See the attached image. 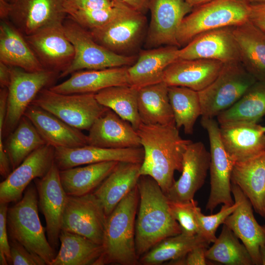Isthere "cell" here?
Wrapping results in <instances>:
<instances>
[{"label": "cell", "instance_id": "4", "mask_svg": "<svg viewBox=\"0 0 265 265\" xmlns=\"http://www.w3.org/2000/svg\"><path fill=\"white\" fill-rule=\"evenodd\" d=\"M38 197L35 185L26 189L22 198L8 208L7 227L9 239L23 245L46 265L56 256L45 233L38 215Z\"/></svg>", "mask_w": 265, "mask_h": 265}, {"label": "cell", "instance_id": "50", "mask_svg": "<svg viewBox=\"0 0 265 265\" xmlns=\"http://www.w3.org/2000/svg\"><path fill=\"white\" fill-rule=\"evenodd\" d=\"M212 0H185V1L192 8L198 6Z\"/></svg>", "mask_w": 265, "mask_h": 265}, {"label": "cell", "instance_id": "56", "mask_svg": "<svg viewBox=\"0 0 265 265\" xmlns=\"http://www.w3.org/2000/svg\"><path fill=\"white\" fill-rule=\"evenodd\" d=\"M264 218H265V217H264Z\"/></svg>", "mask_w": 265, "mask_h": 265}, {"label": "cell", "instance_id": "55", "mask_svg": "<svg viewBox=\"0 0 265 265\" xmlns=\"http://www.w3.org/2000/svg\"><path fill=\"white\" fill-rule=\"evenodd\" d=\"M263 129L264 132L265 133V126H263Z\"/></svg>", "mask_w": 265, "mask_h": 265}, {"label": "cell", "instance_id": "5", "mask_svg": "<svg viewBox=\"0 0 265 265\" xmlns=\"http://www.w3.org/2000/svg\"><path fill=\"white\" fill-rule=\"evenodd\" d=\"M250 6L247 0H212L193 8L178 30L180 48L203 32L245 23L249 20Z\"/></svg>", "mask_w": 265, "mask_h": 265}, {"label": "cell", "instance_id": "13", "mask_svg": "<svg viewBox=\"0 0 265 265\" xmlns=\"http://www.w3.org/2000/svg\"><path fill=\"white\" fill-rule=\"evenodd\" d=\"M185 0H150V21L145 49L173 46L180 48L177 34L184 18L192 10Z\"/></svg>", "mask_w": 265, "mask_h": 265}, {"label": "cell", "instance_id": "34", "mask_svg": "<svg viewBox=\"0 0 265 265\" xmlns=\"http://www.w3.org/2000/svg\"><path fill=\"white\" fill-rule=\"evenodd\" d=\"M60 247L50 265H95L102 253V245L81 235L61 230Z\"/></svg>", "mask_w": 265, "mask_h": 265}, {"label": "cell", "instance_id": "53", "mask_svg": "<svg viewBox=\"0 0 265 265\" xmlns=\"http://www.w3.org/2000/svg\"><path fill=\"white\" fill-rule=\"evenodd\" d=\"M4 1H7V2H11L12 0H3Z\"/></svg>", "mask_w": 265, "mask_h": 265}, {"label": "cell", "instance_id": "36", "mask_svg": "<svg viewBox=\"0 0 265 265\" xmlns=\"http://www.w3.org/2000/svg\"><path fill=\"white\" fill-rule=\"evenodd\" d=\"M137 91L129 85L114 86L97 92L95 97L100 104L129 122L137 130L142 123L138 110Z\"/></svg>", "mask_w": 265, "mask_h": 265}, {"label": "cell", "instance_id": "1", "mask_svg": "<svg viewBox=\"0 0 265 265\" xmlns=\"http://www.w3.org/2000/svg\"><path fill=\"white\" fill-rule=\"evenodd\" d=\"M136 131L144 150L140 175L154 179L166 195L175 181L174 172L182 171L184 154L192 141L182 138L174 125L141 123Z\"/></svg>", "mask_w": 265, "mask_h": 265}, {"label": "cell", "instance_id": "54", "mask_svg": "<svg viewBox=\"0 0 265 265\" xmlns=\"http://www.w3.org/2000/svg\"><path fill=\"white\" fill-rule=\"evenodd\" d=\"M17 0H12L11 1V3H14L15 2V1H16Z\"/></svg>", "mask_w": 265, "mask_h": 265}, {"label": "cell", "instance_id": "49", "mask_svg": "<svg viewBox=\"0 0 265 265\" xmlns=\"http://www.w3.org/2000/svg\"><path fill=\"white\" fill-rule=\"evenodd\" d=\"M11 2L0 0V17L1 20H8Z\"/></svg>", "mask_w": 265, "mask_h": 265}, {"label": "cell", "instance_id": "23", "mask_svg": "<svg viewBox=\"0 0 265 265\" xmlns=\"http://www.w3.org/2000/svg\"><path fill=\"white\" fill-rule=\"evenodd\" d=\"M179 49L165 46L140 50L135 63L128 67L130 85L138 90L163 81L164 72L178 59Z\"/></svg>", "mask_w": 265, "mask_h": 265}, {"label": "cell", "instance_id": "51", "mask_svg": "<svg viewBox=\"0 0 265 265\" xmlns=\"http://www.w3.org/2000/svg\"><path fill=\"white\" fill-rule=\"evenodd\" d=\"M261 258L262 265H265V246L261 249Z\"/></svg>", "mask_w": 265, "mask_h": 265}, {"label": "cell", "instance_id": "43", "mask_svg": "<svg viewBox=\"0 0 265 265\" xmlns=\"http://www.w3.org/2000/svg\"><path fill=\"white\" fill-rule=\"evenodd\" d=\"M8 204L0 203V265H11L10 248L7 227Z\"/></svg>", "mask_w": 265, "mask_h": 265}, {"label": "cell", "instance_id": "2", "mask_svg": "<svg viewBox=\"0 0 265 265\" xmlns=\"http://www.w3.org/2000/svg\"><path fill=\"white\" fill-rule=\"evenodd\" d=\"M137 186L139 202L135 226V243L139 258L164 239L182 233L172 215L169 200L157 182L140 176Z\"/></svg>", "mask_w": 265, "mask_h": 265}, {"label": "cell", "instance_id": "30", "mask_svg": "<svg viewBox=\"0 0 265 265\" xmlns=\"http://www.w3.org/2000/svg\"><path fill=\"white\" fill-rule=\"evenodd\" d=\"M141 163L118 162L93 192L102 202L107 217L118 203L136 186Z\"/></svg>", "mask_w": 265, "mask_h": 265}, {"label": "cell", "instance_id": "22", "mask_svg": "<svg viewBox=\"0 0 265 265\" xmlns=\"http://www.w3.org/2000/svg\"><path fill=\"white\" fill-rule=\"evenodd\" d=\"M88 131V145L112 149L141 147L137 131L129 122L108 108Z\"/></svg>", "mask_w": 265, "mask_h": 265}, {"label": "cell", "instance_id": "7", "mask_svg": "<svg viewBox=\"0 0 265 265\" xmlns=\"http://www.w3.org/2000/svg\"><path fill=\"white\" fill-rule=\"evenodd\" d=\"M256 81L240 61L224 63L214 80L198 92L201 117H217L234 105Z\"/></svg>", "mask_w": 265, "mask_h": 265}, {"label": "cell", "instance_id": "52", "mask_svg": "<svg viewBox=\"0 0 265 265\" xmlns=\"http://www.w3.org/2000/svg\"><path fill=\"white\" fill-rule=\"evenodd\" d=\"M251 4H258L265 3V0H247Z\"/></svg>", "mask_w": 265, "mask_h": 265}, {"label": "cell", "instance_id": "42", "mask_svg": "<svg viewBox=\"0 0 265 265\" xmlns=\"http://www.w3.org/2000/svg\"><path fill=\"white\" fill-rule=\"evenodd\" d=\"M169 204L172 215L181 227V233L188 236L197 235L198 227L195 213L197 202L194 199L187 202L169 200Z\"/></svg>", "mask_w": 265, "mask_h": 265}, {"label": "cell", "instance_id": "48", "mask_svg": "<svg viewBox=\"0 0 265 265\" xmlns=\"http://www.w3.org/2000/svg\"><path fill=\"white\" fill-rule=\"evenodd\" d=\"M11 80L10 66L0 61V88L8 87Z\"/></svg>", "mask_w": 265, "mask_h": 265}, {"label": "cell", "instance_id": "28", "mask_svg": "<svg viewBox=\"0 0 265 265\" xmlns=\"http://www.w3.org/2000/svg\"><path fill=\"white\" fill-rule=\"evenodd\" d=\"M231 183L238 186L251 203L256 212L265 216V151L235 162Z\"/></svg>", "mask_w": 265, "mask_h": 265}, {"label": "cell", "instance_id": "33", "mask_svg": "<svg viewBox=\"0 0 265 265\" xmlns=\"http://www.w3.org/2000/svg\"><path fill=\"white\" fill-rule=\"evenodd\" d=\"M118 161H108L60 170L63 187L68 195L93 193L111 173Z\"/></svg>", "mask_w": 265, "mask_h": 265}, {"label": "cell", "instance_id": "45", "mask_svg": "<svg viewBox=\"0 0 265 265\" xmlns=\"http://www.w3.org/2000/svg\"><path fill=\"white\" fill-rule=\"evenodd\" d=\"M209 244L196 246L189 251L183 258L169 262L170 265H209L206 253Z\"/></svg>", "mask_w": 265, "mask_h": 265}, {"label": "cell", "instance_id": "18", "mask_svg": "<svg viewBox=\"0 0 265 265\" xmlns=\"http://www.w3.org/2000/svg\"><path fill=\"white\" fill-rule=\"evenodd\" d=\"M231 190L238 206L223 224L240 239L248 250L253 265H261L260 250L265 246V225L256 220L253 206L240 188L231 183Z\"/></svg>", "mask_w": 265, "mask_h": 265}, {"label": "cell", "instance_id": "24", "mask_svg": "<svg viewBox=\"0 0 265 265\" xmlns=\"http://www.w3.org/2000/svg\"><path fill=\"white\" fill-rule=\"evenodd\" d=\"M219 132L226 152L235 162L265 151V133L263 126L257 123L236 122L221 124Z\"/></svg>", "mask_w": 265, "mask_h": 265}, {"label": "cell", "instance_id": "17", "mask_svg": "<svg viewBox=\"0 0 265 265\" xmlns=\"http://www.w3.org/2000/svg\"><path fill=\"white\" fill-rule=\"evenodd\" d=\"M59 171L54 162L45 176L35 180L38 205L46 220L47 238L54 249L59 244L62 219L68 197L60 181Z\"/></svg>", "mask_w": 265, "mask_h": 265}, {"label": "cell", "instance_id": "25", "mask_svg": "<svg viewBox=\"0 0 265 265\" xmlns=\"http://www.w3.org/2000/svg\"><path fill=\"white\" fill-rule=\"evenodd\" d=\"M223 65L214 60L178 58L166 68L163 82L168 86L185 87L199 92L214 80Z\"/></svg>", "mask_w": 265, "mask_h": 265}, {"label": "cell", "instance_id": "47", "mask_svg": "<svg viewBox=\"0 0 265 265\" xmlns=\"http://www.w3.org/2000/svg\"><path fill=\"white\" fill-rule=\"evenodd\" d=\"M121 2L137 11L145 13L148 10L150 0H110Z\"/></svg>", "mask_w": 265, "mask_h": 265}, {"label": "cell", "instance_id": "20", "mask_svg": "<svg viewBox=\"0 0 265 265\" xmlns=\"http://www.w3.org/2000/svg\"><path fill=\"white\" fill-rule=\"evenodd\" d=\"M210 154L202 142H191L183 159L182 174L166 194L169 200L187 202L204 184L210 167Z\"/></svg>", "mask_w": 265, "mask_h": 265}, {"label": "cell", "instance_id": "16", "mask_svg": "<svg viewBox=\"0 0 265 265\" xmlns=\"http://www.w3.org/2000/svg\"><path fill=\"white\" fill-rule=\"evenodd\" d=\"M54 148L45 144L31 153L0 183V203L16 202L32 181L41 178L54 161Z\"/></svg>", "mask_w": 265, "mask_h": 265}, {"label": "cell", "instance_id": "6", "mask_svg": "<svg viewBox=\"0 0 265 265\" xmlns=\"http://www.w3.org/2000/svg\"><path fill=\"white\" fill-rule=\"evenodd\" d=\"M63 27L74 46L75 56L70 66L59 75V78L83 70L130 66L137 59V54L120 55L100 45L93 39L88 30L67 16L63 22Z\"/></svg>", "mask_w": 265, "mask_h": 265}, {"label": "cell", "instance_id": "9", "mask_svg": "<svg viewBox=\"0 0 265 265\" xmlns=\"http://www.w3.org/2000/svg\"><path fill=\"white\" fill-rule=\"evenodd\" d=\"M10 70L7 111L1 138L14 131L38 93L49 88L59 76V73L47 69L30 72L10 66Z\"/></svg>", "mask_w": 265, "mask_h": 265}, {"label": "cell", "instance_id": "15", "mask_svg": "<svg viewBox=\"0 0 265 265\" xmlns=\"http://www.w3.org/2000/svg\"><path fill=\"white\" fill-rule=\"evenodd\" d=\"M66 0H17L11 3L8 20L25 36L62 24L67 17Z\"/></svg>", "mask_w": 265, "mask_h": 265}, {"label": "cell", "instance_id": "41", "mask_svg": "<svg viewBox=\"0 0 265 265\" xmlns=\"http://www.w3.org/2000/svg\"><path fill=\"white\" fill-rule=\"evenodd\" d=\"M238 204H223L220 210L214 214L206 215L203 214L200 208L196 206L195 213L198 227V235L202 237L209 244L216 240V232L218 227L223 224L226 219L235 211Z\"/></svg>", "mask_w": 265, "mask_h": 265}, {"label": "cell", "instance_id": "14", "mask_svg": "<svg viewBox=\"0 0 265 265\" xmlns=\"http://www.w3.org/2000/svg\"><path fill=\"white\" fill-rule=\"evenodd\" d=\"M25 37L45 69L60 75L71 64L75 49L66 35L63 23L45 27Z\"/></svg>", "mask_w": 265, "mask_h": 265}, {"label": "cell", "instance_id": "11", "mask_svg": "<svg viewBox=\"0 0 265 265\" xmlns=\"http://www.w3.org/2000/svg\"><path fill=\"white\" fill-rule=\"evenodd\" d=\"M201 123L208 134L210 146V193L206 209L211 212L220 204L235 203L231 190V174L235 161L221 141L219 125L214 118H202Z\"/></svg>", "mask_w": 265, "mask_h": 265}, {"label": "cell", "instance_id": "46", "mask_svg": "<svg viewBox=\"0 0 265 265\" xmlns=\"http://www.w3.org/2000/svg\"><path fill=\"white\" fill-rule=\"evenodd\" d=\"M249 20L265 32V3L251 4Z\"/></svg>", "mask_w": 265, "mask_h": 265}, {"label": "cell", "instance_id": "26", "mask_svg": "<svg viewBox=\"0 0 265 265\" xmlns=\"http://www.w3.org/2000/svg\"><path fill=\"white\" fill-rule=\"evenodd\" d=\"M34 125L46 144L73 148L87 144V135L52 114L31 104L25 114Z\"/></svg>", "mask_w": 265, "mask_h": 265}, {"label": "cell", "instance_id": "10", "mask_svg": "<svg viewBox=\"0 0 265 265\" xmlns=\"http://www.w3.org/2000/svg\"><path fill=\"white\" fill-rule=\"evenodd\" d=\"M147 28L145 13L128 7L110 23L89 31L100 45L117 54L129 56L137 54Z\"/></svg>", "mask_w": 265, "mask_h": 265}, {"label": "cell", "instance_id": "31", "mask_svg": "<svg viewBox=\"0 0 265 265\" xmlns=\"http://www.w3.org/2000/svg\"><path fill=\"white\" fill-rule=\"evenodd\" d=\"M240 62L257 81H265V32L249 20L236 26Z\"/></svg>", "mask_w": 265, "mask_h": 265}, {"label": "cell", "instance_id": "40", "mask_svg": "<svg viewBox=\"0 0 265 265\" xmlns=\"http://www.w3.org/2000/svg\"><path fill=\"white\" fill-rule=\"evenodd\" d=\"M207 259L226 265H252L251 257L243 243L234 232L223 224L219 236L208 248Z\"/></svg>", "mask_w": 265, "mask_h": 265}, {"label": "cell", "instance_id": "29", "mask_svg": "<svg viewBox=\"0 0 265 265\" xmlns=\"http://www.w3.org/2000/svg\"><path fill=\"white\" fill-rule=\"evenodd\" d=\"M0 61L27 72L45 69L25 36L8 20L0 24Z\"/></svg>", "mask_w": 265, "mask_h": 265}, {"label": "cell", "instance_id": "39", "mask_svg": "<svg viewBox=\"0 0 265 265\" xmlns=\"http://www.w3.org/2000/svg\"><path fill=\"white\" fill-rule=\"evenodd\" d=\"M168 96L176 127L178 129L183 127L186 134H192L196 120L201 116L198 92L185 87L170 86Z\"/></svg>", "mask_w": 265, "mask_h": 265}, {"label": "cell", "instance_id": "19", "mask_svg": "<svg viewBox=\"0 0 265 265\" xmlns=\"http://www.w3.org/2000/svg\"><path fill=\"white\" fill-rule=\"evenodd\" d=\"M235 26L225 27L203 32L179 49V59H205L224 63L240 61Z\"/></svg>", "mask_w": 265, "mask_h": 265}, {"label": "cell", "instance_id": "27", "mask_svg": "<svg viewBox=\"0 0 265 265\" xmlns=\"http://www.w3.org/2000/svg\"><path fill=\"white\" fill-rule=\"evenodd\" d=\"M128 67L78 71L71 74L66 80L49 88L63 94L96 93L111 86L130 85Z\"/></svg>", "mask_w": 265, "mask_h": 265}, {"label": "cell", "instance_id": "44", "mask_svg": "<svg viewBox=\"0 0 265 265\" xmlns=\"http://www.w3.org/2000/svg\"><path fill=\"white\" fill-rule=\"evenodd\" d=\"M11 265H45L46 263L34 256L18 242L9 239Z\"/></svg>", "mask_w": 265, "mask_h": 265}, {"label": "cell", "instance_id": "3", "mask_svg": "<svg viewBox=\"0 0 265 265\" xmlns=\"http://www.w3.org/2000/svg\"><path fill=\"white\" fill-rule=\"evenodd\" d=\"M138 202L139 192L136 185L107 216L102 253L95 265L139 264L135 243Z\"/></svg>", "mask_w": 265, "mask_h": 265}, {"label": "cell", "instance_id": "8", "mask_svg": "<svg viewBox=\"0 0 265 265\" xmlns=\"http://www.w3.org/2000/svg\"><path fill=\"white\" fill-rule=\"evenodd\" d=\"M80 130L89 131L108 108L100 104L95 93L63 94L42 89L31 103Z\"/></svg>", "mask_w": 265, "mask_h": 265}, {"label": "cell", "instance_id": "21", "mask_svg": "<svg viewBox=\"0 0 265 265\" xmlns=\"http://www.w3.org/2000/svg\"><path fill=\"white\" fill-rule=\"evenodd\" d=\"M54 149V161L60 170L108 161L141 163L144 158L142 147L112 149L87 144L73 148L57 147Z\"/></svg>", "mask_w": 265, "mask_h": 265}, {"label": "cell", "instance_id": "12", "mask_svg": "<svg viewBox=\"0 0 265 265\" xmlns=\"http://www.w3.org/2000/svg\"><path fill=\"white\" fill-rule=\"evenodd\" d=\"M107 217L102 202L93 193L68 195L61 230L81 235L102 245Z\"/></svg>", "mask_w": 265, "mask_h": 265}, {"label": "cell", "instance_id": "37", "mask_svg": "<svg viewBox=\"0 0 265 265\" xmlns=\"http://www.w3.org/2000/svg\"><path fill=\"white\" fill-rule=\"evenodd\" d=\"M209 244L199 235L188 236L182 233L167 238L158 243L138 260L142 265H159L184 257L194 247Z\"/></svg>", "mask_w": 265, "mask_h": 265}, {"label": "cell", "instance_id": "38", "mask_svg": "<svg viewBox=\"0 0 265 265\" xmlns=\"http://www.w3.org/2000/svg\"><path fill=\"white\" fill-rule=\"evenodd\" d=\"M7 137L4 145L12 170L31 153L46 144L34 125L25 115Z\"/></svg>", "mask_w": 265, "mask_h": 265}, {"label": "cell", "instance_id": "32", "mask_svg": "<svg viewBox=\"0 0 265 265\" xmlns=\"http://www.w3.org/2000/svg\"><path fill=\"white\" fill-rule=\"evenodd\" d=\"M137 106L142 123L175 125L168 96V86L164 82L139 89Z\"/></svg>", "mask_w": 265, "mask_h": 265}, {"label": "cell", "instance_id": "35", "mask_svg": "<svg viewBox=\"0 0 265 265\" xmlns=\"http://www.w3.org/2000/svg\"><path fill=\"white\" fill-rule=\"evenodd\" d=\"M265 115V81H256L232 106L216 118L219 125L236 122L257 123Z\"/></svg>", "mask_w": 265, "mask_h": 265}]
</instances>
